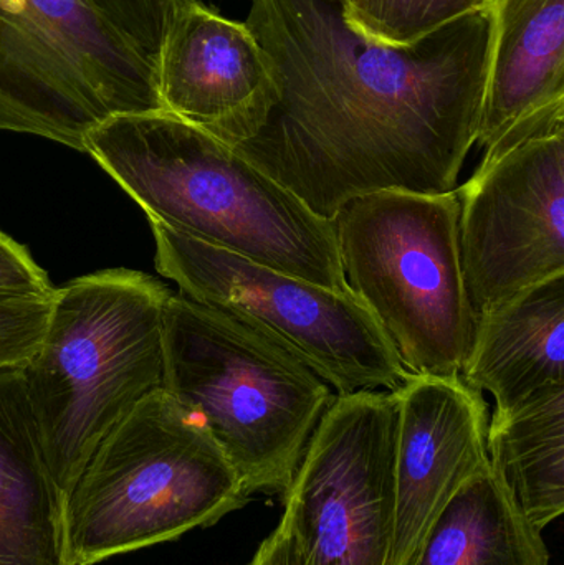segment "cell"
Listing matches in <instances>:
<instances>
[{
	"label": "cell",
	"mask_w": 564,
	"mask_h": 565,
	"mask_svg": "<svg viewBox=\"0 0 564 565\" xmlns=\"http://www.w3.org/2000/svg\"><path fill=\"white\" fill-rule=\"evenodd\" d=\"M52 298L0 301V367H22L32 358L45 332Z\"/></svg>",
	"instance_id": "obj_20"
},
{
	"label": "cell",
	"mask_w": 564,
	"mask_h": 565,
	"mask_svg": "<svg viewBox=\"0 0 564 565\" xmlns=\"http://www.w3.org/2000/svg\"><path fill=\"white\" fill-rule=\"evenodd\" d=\"M162 108L225 145L247 141L277 102L270 60L245 22L194 0L158 65Z\"/></svg>",
	"instance_id": "obj_12"
},
{
	"label": "cell",
	"mask_w": 564,
	"mask_h": 565,
	"mask_svg": "<svg viewBox=\"0 0 564 565\" xmlns=\"http://www.w3.org/2000/svg\"><path fill=\"white\" fill-rule=\"evenodd\" d=\"M151 222L156 268L179 292L260 332L338 395L396 391L411 377L370 309L337 291Z\"/></svg>",
	"instance_id": "obj_8"
},
{
	"label": "cell",
	"mask_w": 564,
	"mask_h": 565,
	"mask_svg": "<svg viewBox=\"0 0 564 565\" xmlns=\"http://www.w3.org/2000/svg\"><path fill=\"white\" fill-rule=\"evenodd\" d=\"M493 32L477 142L564 102V0H493Z\"/></svg>",
	"instance_id": "obj_15"
},
{
	"label": "cell",
	"mask_w": 564,
	"mask_h": 565,
	"mask_svg": "<svg viewBox=\"0 0 564 565\" xmlns=\"http://www.w3.org/2000/svg\"><path fill=\"white\" fill-rule=\"evenodd\" d=\"M251 498L204 422L155 392L103 438L66 498L70 564L214 526Z\"/></svg>",
	"instance_id": "obj_5"
},
{
	"label": "cell",
	"mask_w": 564,
	"mask_h": 565,
	"mask_svg": "<svg viewBox=\"0 0 564 565\" xmlns=\"http://www.w3.org/2000/svg\"><path fill=\"white\" fill-rule=\"evenodd\" d=\"M245 25L270 60L277 102L232 146L320 217L360 195L457 189L477 142L492 6L409 45L361 35L341 0H252Z\"/></svg>",
	"instance_id": "obj_1"
},
{
	"label": "cell",
	"mask_w": 564,
	"mask_h": 565,
	"mask_svg": "<svg viewBox=\"0 0 564 565\" xmlns=\"http://www.w3.org/2000/svg\"><path fill=\"white\" fill-rule=\"evenodd\" d=\"M55 288L29 250L0 232V301L52 298Z\"/></svg>",
	"instance_id": "obj_21"
},
{
	"label": "cell",
	"mask_w": 564,
	"mask_h": 565,
	"mask_svg": "<svg viewBox=\"0 0 564 565\" xmlns=\"http://www.w3.org/2000/svg\"><path fill=\"white\" fill-rule=\"evenodd\" d=\"M396 427L393 392L334 395L281 494L301 565H391Z\"/></svg>",
	"instance_id": "obj_10"
},
{
	"label": "cell",
	"mask_w": 564,
	"mask_h": 565,
	"mask_svg": "<svg viewBox=\"0 0 564 565\" xmlns=\"http://www.w3.org/2000/svg\"><path fill=\"white\" fill-rule=\"evenodd\" d=\"M361 35L386 45H409L440 26L492 6L493 0H341Z\"/></svg>",
	"instance_id": "obj_18"
},
{
	"label": "cell",
	"mask_w": 564,
	"mask_h": 565,
	"mask_svg": "<svg viewBox=\"0 0 564 565\" xmlns=\"http://www.w3.org/2000/svg\"><path fill=\"white\" fill-rule=\"evenodd\" d=\"M393 394L396 526L391 565H407L454 494L489 470V404L460 377L413 374Z\"/></svg>",
	"instance_id": "obj_11"
},
{
	"label": "cell",
	"mask_w": 564,
	"mask_h": 565,
	"mask_svg": "<svg viewBox=\"0 0 564 565\" xmlns=\"http://www.w3.org/2000/svg\"><path fill=\"white\" fill-rule=\"evenodd\" d=\"M88 152L149 221L337 291H351L333 221L211 132L168 111L116 116Z\"/></svg>",
	"instance_id": "obj_2"
},
{
	"label": "cell",
	"mask_w": 564,
	"mask_h": 565,
	"mask_svg": "<svg viewBox=\"0 0 564 565\" xmlns=\"http://www.w3.org/2000/svg\"><path fill=\"white\" fill-rule=\"evenodd\" d=\"M460 379L496 401L493 414L564 391V275L476 318Z\"/></svg>",
	"instance_id": "obj_13"
},
{
	"label": "cell",
	"mask_w": 564,
	"mask_h": 565,
	"mask_svg": "<svg viewBox=\"0 0 564 565\" xmlns=\"http://www.w3.org/2000/svg\"><path fill=\"white\" fill-rule=\"evenodd\" d=\"M459 247L476 318L564 275V102L487 149L460 189Z\"/></svg>",
	"instance_id": "obj_9"
},
{
	"label": "cell",
	"mask_w": 564,
	"mask_h": 565,
	"mask_svg": "<svg viewBox=\"0 0 564 565\" xmlns=\"http://www.w3.org/2000/svg\"><path fill=\"white\" fill-rule=\"evenodd\" d=\"M155 111L158 66L89 0H0V131L85 152L109 119Z\"/></svg>",
	"instance_id": "obj_7"
},
{
	"label": "cell",
	"mask_w": 564,
	"mask_h": 565,
	"mask_svg": "<svg viewBox=\"0 0 564 565\" xmlns=\"http://www.w3.org/2000/svg\"><path fill=\"white\" fill-rule=\"evenodd\" d=\"M149 275L106 270L55 288L39 348L22 365L50 471L68 498L103 438L164 381V305Z\"/></svg>",
	"instance_id": "obj_3"
},
{
	"label": "cell",
	"mask_w": 564,
	"mask_h": 565,
	"mask_svg": "<svg viewBox=\"0 0 564 565\" xmlns=\"http://www.w3.org/2000/svg\"><path fill=\"white\" fill-rule=\"evenodd\" d=\"M407 565H550V553L490 465L454 494Z\"/></svg>",
	"instance_id": "obj_16"
},
{
	"label": "cell",
	"mask_w": 564,
	"mask_h": 565,
	"mask_svg": "<svg viewBox=\"0 0 564 565\" xmlns=\"http://www.w3.org/2000/svg\"><path fill=\"white\" fill-rule=\"evenodd\" d=\"M162 391L204 422L251 497L287 491L334 398L290 352L181 292L164 305Z\"/></svg>",
	"instance_id": "obj_4"
},
{
	"label": "cell",
	"mask_w": 564,
	"mask_h": 565,
	"mask_svg": "<svg viewBox=\"0 0 564 565\" xmlns=\"http://www.w3.org/2000/svg\"><path fill=\"white\" fill-rule=\"evenodd\" d=\"M156 66L181 13L194 0H89Z\"/></svg>",
	"instance_id": "obj_19"
},
{
	"label": "cell",
	"mask_w": 564,
	"mask_h": 565,
	"mask_svg": "<svg viewBox=\"0 0 564 565\" xmlns=\"http://www.w3.org/2000/svg\"><path fill=\"white\" fill-rule=\"evenodd\" d=\"M245 565H301L287 524L280 520L270 536L262 541L252 559Z\"/></svg>",
	"instance_id": "obj_22"
},
{
	"label": "cell",
	"mask_w": 564,
	"mask_h": 565,
	"mask_svg": "<svg viewBox=\"0 0 564 565\" xmlns=\"http://www.w3.org/2000/svg\"><path fill=\"white\" fill-rule=\"evenodd\" d=\"M457 191H381L333 218L348 288L414 375L460 377L476 331L464 280Z\"/></svg>",
	"instance_id": "obj_6"
},
{
	"label": "cell",
	"mask_w": 564,
	"mask_h": 565,
	"mask_svg": "<svg viewBox=\"0 0 564 565\" xmlns=\"http://www.w3.org/2000/svg\"><path fill=\"white\" fill-rule=\"evenodd\" d=\"M490 465L533 526L543 531L564 513V391L515 411L493 414L487 430Z\"/></svg>",
	"instance_id": "obj_17"
},
{
	"label": "cell",
	"mask_w": 564,
	"mask_h": 565,
	"mask_svg": "<svg viewBox=\"0 0 564 565\" xmlns=\"http://www.w3.org/2000/svg\"><path fill=\"white\" fill-rule=\"evenodd\" d=\"M0 565H72L66 498L43 455L22 367H0Z\"/></svg>",
	"instance_id": "obj_14"
}]
</instances>
